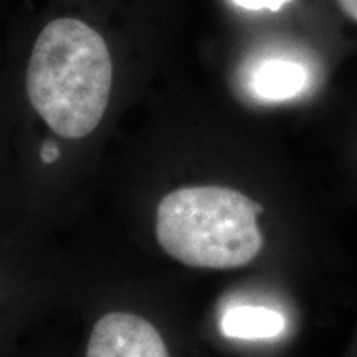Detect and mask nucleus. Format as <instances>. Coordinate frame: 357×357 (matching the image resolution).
I'll use <instances>...</instances> for the list:
<instances>
[{
    "label": "nucleus",
    "mask_w": 357,
    "mask_h": 357,
    "mask_svg": "<svg viewBox=\"0 0 357 357\" xmlns=\"http://www.w3.org/2000/svg\"><path fill=\"white\" fill-rule=\"evenodd\" d=\"M113 88L105 38L77 19L48 24L33 45L26 95L53 132L79 139L98 128Z\"/></svg>",
    "instance_id": "f257e3e1"
},
{
    "label": "nucleus",
    "mask_w": 357,
    "mask_h": 357,
    "mask_svg": "<svg viewBox=\"0 0 357 357\" xmlns=\"http://www.w3.org/2000/svg\"><path fill=\"white\" fill-rule=\"evenodd\" d=\"M261 212L260 204L230 187H182L159 202L155 236L167 255L187 266L231 270L260 253Z\"/></svg>",
    "instance_id": "f03ea898"
},
{
    "label": "nucleus",
    "mask_w": 357,
    "mask_h": 357,
    "mask_svg": "<svg viewBox=\"0 0 357 357\" xmlns=\"http://www.w3.org/2000/svg\"><path fill=\"white\" fill-rule=\"evenodd\" d=\"M86 357H171L158 329L131 312H109L98 321Z\"/></svg>",
    "instance_id": "7ed1b4c3"
},
{
    "label": "nucleus",
    "mask_w": 357,
    "mask_h": 357,
    "mask_svg": "<svg viewBox=\"0 0 357 357\" xmlns=\"http://www.w3.org/2000/svg\"><path fill=\"white\" fill-rule=\"evenodd\" d=\"M287 321L283 314L265 306H231L222 316V333L227 337L261 341L283 333Z\"/></svg>",
    "instance_id": "20e7f679"
},
{
    "label": "nucleus",
    "mask_w": 357,
    "mask_h": 357,
    "mask_svg": "<svg viewBox=\"0 0 357 357\" xmlns=\"http://www.w3.org/2000/svg\"><path fill=\"white\" fill-rule=\"evenodd\" d=\"M306 82V70L301 65L287 60H273L257 68L252 78V88L263 100L283 101L300 95Z\"/></svg>",
    "instance_id": "39448f33"
},
{
    "label": "nucleus",
    "mask_w": 357,
    "mask_h": 357,
    "mask_svg": "<svg viewBox=\"0 0 357 357\" xmlns=\"http://www.w3.org/2000/svg\"><path fill=\"white\" fill-rule=\"evenodd\" d=\"M234 2L236 6L248 8V10H263V8H266V10L276 12L280 10L288 0H234Z\"/></svg>",
    "instance_id": "423d86ee"
},
{
    "label": "nucleus",
    "mask_w": 357,
    "mask_h": 357,
    "mask_svg": "<svg viewBox=\"0 0 357 357\" xmlns=\"http://www.w3.org/2000/svg\"><path fill=\"white\" fill-rule=\"evenodd\" d=\"M40 158H42L45 164L55 162V160L60 158V147H58L55 141L47 139L42 144V149H40Z\"/></svg>",
    "instance_id": "0eeeda50"
},
{
    "label": "nucleus",
    "mask_w": 357,
    "mask_h": 357,
    "mask_svg": "<svg viewBox=\"0 0 357 357\" xmlns=\"http://www.w3.org/2000/svg\"><path fill=\"white\" fill-rule=\"evenodd\" d=\"M336 2L351 20L357 22V0H336Z\"/></svg>",
    "instance_id": "6e6552de"
}]
</instances>
